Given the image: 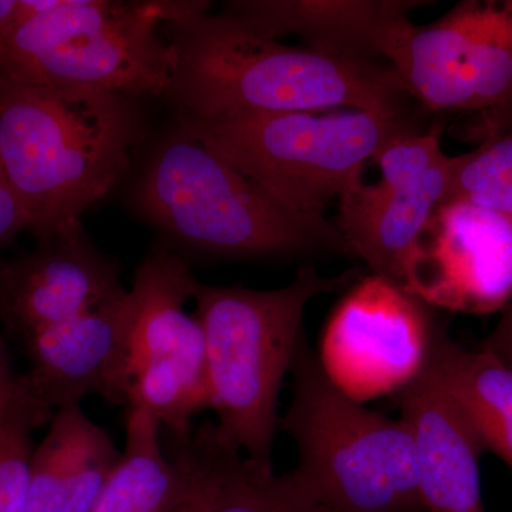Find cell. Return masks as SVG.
I'll use <instances>...</instances> for the list:
<instances>
[{
    "label": "cell",
    "instance_id": "cb8c5ba5",
    "mask_svg": "<svg viewBox=\"0 0 512 512\" xmlns=\"http://www.w3.org/2000/svg\"><path fill=\"white\" fill-rule=\"evenodd\" d=\"M481 348L493 353L497 359L512 369V301L503 309L501 319L484 340Z\"/></svg>",
    "mask_w": 512,
    "mask_h": 512
},
{
    "label": "cell",
    "instance_id": "3957f363",
    "mask_svg": "<svg viewBox=\"0 0 512 512\" xmlns=\"http://www.w3.org/2000/svg\"><path fill=\"white\" fill-rule=\"evenodd\" d=\"M133 204L154 227L207 254H348L335 222L288 210L178 124L147 158Z\"/></svg>",
    "mask_w": 512,
    "mask_h": 512
},
{
    "label": "cell",
    "instance_id": "4316f807",
    "mask_svg": "<svg viewBox=\"0 0 512 512\" xmlns=\"http://www.w3.org/2000/svg\"><path fill=\"white\" fill-rule=\"evenodd\" d=\"M481 116H483V121L478 130L483 134V138L488 134L500 133V131L512 128V104L501 110L481 114Z\"/></svg>",
    "mask_w": 512,
    "mask_h": 512
},
{
    "label": "cell",
    "instance_id": "30bf717a",
    "mask_svg": "<svg viewBox=\"0 0 512 512\" xmlns=\"http://www.w3.org/2000/svg\"><path fill=\"white\" fill-rule=\"evenodd\" d=\"M441 323L412 293L367 276L330 315L316 357L329 382L353 402L396 397L429 363Z\"/></svg>",
    "mask_w": 512,
    "mask_h": 512
},
{
    "label": "cell",
    "instance_id": "83f0119b",
    "mask_svg": "<svg viewBox=\"0 0 512 512\" xmlns=\"http://www.w3.org/2000/svg\"><path fill=\"white\" fill-rule=\"evenodd\" d=\"M174 512H204V510H202L201 504L194 497L188 495V500L184 501Z\"/></svg>",
    "mask_w": 512,
    "mask_h": 512
},
{
    "label": "cell",
    "instance_id": "277c9868",
    "mask_svg": "<svg viewBox=\"0 0 512 512\" xmlns=\"http://www.w3.org/2000/svg\"><path fill=\"white\" fill-rule=\"evenodd\" d=\"M356 272L326 278L303 265L292 284L274 291L198 282L194 301L205 336L208 409L218 439L272 466L278 397L302 339L303 313L316 296L355 282Z\"/></svg>",
    "mask_w": 512,
    "mask_h": 512
},
{
    "label": "cell",
    "instance_id": "ba28073f",
    "mask_svg": "<svg viewBox=\"0 0 512 512\" xmlns=\"http://www.w3.org/2000/svg\"><path fill=\"white\" fill-rule=\"evenodd\" d=\"M198 282L180 255L154 248L124 302L127 409L144 410L175 440L190 436L192 419L208 409L204 330L185 309Z\"/></svg>",
    "mask_w": 512,
    "mask_h": 512
},
{
    "label": "cell",
    "instance_id": "8992f818",
    "mask_svg": "<svg viewBox=\"0 0 512 512\" xmlns=\"http://www.w3.org/2000/svg\"><path fill=\"white\" fill-rule=\"evenodd\" d=\"M178 126L293 212L323 214L363 180L394 138L421 130L416 117L386 119L359 110L247 113L190 119Z\"/></svg>",
    "mask_w": 512,
    "mask_h": 512
},
{
    "label": "cell",
    "instance_id": "5bb4252c",
    "mask_svg": "<svg viewBox=\"0 0 512 512\" xmlns=\"http://www.w3.org/2000/svg\"><path fill=\"white\" fill-rule=\"evenodd\" d=\"M413 437L426 512H487L481 490L484 447L448 392L433 357L396 397Z\"/></svg>",
    "mask_w": 512,
    "mask_h": 512
},
{
    "label": "cell",
    "instance_id": "7c38bea8",
    "mask_svg": "<svg viewBox=\"0 0 512 512\" xmlns=\"http://www.w3.org/2000/svg\"><path fill=\"white\" fill-rule=\"evenodd\" d=\"M116 259L101 254L77 225L0 261V320L20 342L127 293Z\"/></svg>",
    "mask_w": 512,
    "mask_h": 512
},
{
    "label": "cell",
    "instance_id": "44dd1931",
    "mask_svg": "<svg viewBox=\"0 0 512 512\" xmlns=\"http://www.w3.org/2000/svg\"><path fill=\"white\" fill-rule=\"evenodd\" d=\"M464 200L512 217V128L454 157L447 200Z\"/></svg>",
    "mask_w": 512,
    "mask_h": 512
},
{
    "label": "cell",
    "instance_id": "6da1fadb",
    "mask_svg": "<svg viewBox=\"0 0 512 512\" xmlns=\"http://www.w3.org/2000/svg\"><path fill=\"white\" fill-rule=\"evenodd\" d=\"M174 50L164 97L178 117L359 110L386 119L414 116L412 97L390 64L329 55L266 39L200 2L163 25Z\"/></svg>",
    "mask_w": 512,
    "mask_h": 512
},
{
    "label": "cell",
    "instance_id": "8fae6325",
    "mask_svg": "<svg viewBox=\"0 0 512 512\" xmlns=\"http://www.w3.org/2000/svg\"><path fill=\"white\" fill-rule=\"evenodd\" d=\"M402 289L451 312H503L512 301V217L444 201L414 245Z\"/></svg>",
    "mask_w": 512,
    "mask_h": 512
},
{
    "label": "cell",
    "instance_id": "5b68a950",
    "mask_svg": "<svg viewBox=\"0 0 512 512\" xmlns=\"http://www.w3.org/2000/svg\"><path fill=\"white\" fill-rule=\"evenodd\" d=\"M292 402L279 427L298 451L286 474L326 512H426L413 437L394 420L340 393L303 338L292 366Z\"/></svg>",
    "mask_w": 512,
    "mask_h": 512
},
{
    "label": "cell",
    "instance_id": "d4e9b609",
    "mask_svg": "<svg viewBox=\"0 0 512 512\" xmlns=\"http://www.w3.org/2000/svg\"><path fill=\"white\" fill-rule=\"evenodd\" d=\"M16 379H18V376L13 373L5 342L0 338V421L5 416L10 399H12L13 392H15Z\"/></svg>",
    "mask_w": 512,
    "mask_h": 512
},
{
    "label": "cell",
    "instance_id": "603a6c76",
    "mask_svg": "<svg viewBox=\"0 0 512 512\" xmlns=\"http://www.w3.org/2000/svg\"><path fill=\"white\" fill-rule=\"evenodd\" d=\"M28 227V217L22 202L0 164V251L12 244L20 232Z\"/></svg>",
    "mask_w": 512,
    "mask_h": 512
},
{
    "label": "cell",
    "instance_id": "9a60e30c",
    "mask_svg": "<svg viewBox=\"0 0 512 512\" xmlns=\"http://www.w3.org/2000/svg\"><path fill=\"white\" fill-rule=\"evenodd\" d=\"M409 0H244L229 2L225 13L259 36L279 40L296 35L308 47L355 59H389L412 28Z\"/></svg>",
    "mask_w": 512,
    "mask_h": 512
},
{
    "label": "cell",
    "instance_id": "9c48e42d",
    "mask_svg": "<svg viewBox=\"0 0 512 512\" xmlns=\"http://www.w3.org/2000/svg\"><path fill=\"white\" fill-rule=\"evenodd\" d=\"M387 64L431 113H491L512 104V0H464L412 25Z\"/></svg>",
    "mask_w": 512,
    "mask_h": 512
},
{
    "label": "cell",
    "instance_id": "4fadbf2b",
    "mask_svg": "<svg viewBox=\"0 0 512 512\" xmlns=\"http://www.w3.org/2000/svg\"><path fill=\"white\" fill-rule=\"evenodd\" d=\"M126 295L22 342L29 370L18 376V382L50 419L60 409L80 404L89 394L126 406Z\"/></svg>",
    "mask_w": 512,
    "mask_h": 512
},
{
    "label": "cell",
    "instance_id": "e0dca14e",
    "mask_svg": "<svg viewBox=\"0 0 512 512\" xmlns=\"http://www.w3.org/2000/svg\"><path fill=\"white\" fill-rule=\"evenodd\" d=\"M121 456L80 404L60 409L33 450L25 512L92 511Z\"/></svg>",
    "mask_w": 512,
    "mask_h": 512
},
{
    "label": "cell",
    "instance_id": "ac0fdd59",
    "mask_svg": "<svg viewBox=\"0 0 512 512\" xmlns=\"http://www.w3.org/2000/svg\"><path fill=\"white\" fill-rule=\"evenodd\" d=\"M188 481V495L204 512H325L312 504L288 476L251 460L218 439L214 424H201L183 440L173 439L171 456Z\"/></svg>",
    "mask_w": 512,
    "mask_h": 512
},
{
    "label": "cell",
    "instance_id": "2e32d148",
    "mask_svg": "<svg viewBox=\"0 0 512 512\" xmlns=\"http://www.w3.org/2000/svg\"><path fill=\"white\" fill-rule=\"evenodd\" d=\"M454 157H444L423 177L380 191L360 181L339 198L336 227L348 254L359 256L373 275L402 288L404 269L421 232L447 200Z\"/></svg>",
    "mask_w": 512,
    "mask_h": 512
},
{
    "label": "cell",
    "instance_id": "ffe728a7",
    "mask_svg": "<svg viewBox=\"0 0 512 512\" xmlns=\"http://www.w3.org/2000/svg\"><path fill=\"white\" fill-rule=\"evenodd\" d=\"M126 448L90 512H174L188 500L184 471L164 453L160 423L127 409Z\"/></svg>",
    "mask_w": 512,
    "mask_h": 512
},
{
    "label": "cell",
    "instance_id": "d6986e66",
    "mask_svg": "<svg viewBox=\"0 0 512 512\" xmlns=\"http://www.w3.org/2000/svg\"><path fill=\"white\" fill-rule=\"evenodd\" d=\"M441 379L485 451L512 470V369L483 348L471 350L441 323L433 345Z\"/></svg>",
    "mask_w": 512,
    "mask_h": 512
},
{
    "label": "cell",
    "instance_id": "7a4b0ae2",
    "mask_svg": "<svg viewBox=\"0 0 512 512\" xmlns=\"http://www.w3.org/2000/svg\"><path fill=\"white\" fill-rule=\"evenodd\" d=\"M137 100L0 80V164L37 244L82 224L126 177L144 137Z\"/></svg>",
    "mask_w": 512,
    "mask_h": 512
},
{
    "label": "cell",
    "instance_id": "484cf974",
    "mask_svg": "<svg viewBox=\"0 0 512 512\" xmlns=\"http://www.w3.org/2000/svg\"><path fill=\"white\" fill-rule=\"evenodd\" d=\"M22 22V0H0V40Z\"/></svg>",
    "mask_w": 512,
    "mask_h": 512
},
{
    "label": "cell",
    "instance_id": "7402d4cb",
    "mask_svg": "<svg viewBox=\"0 0 512 512\" xmlns=\"http://www.w3.org/2000/svg\"><path fill=\"white\" fill-rule=\"evenodd\" d=\"M50 420L20 389L0 421V512H25L33 448L30 433Z\"/></svg>",
    "mask_w": 512,
    "mask_h": 512
},
{
    "label": "cell",
    "instance_id": "52a82bcc",
    "mask_svg": "<svg viewBox=\"0 0 512 512\" xmlns=\"http://www.w3.org/2000/svg\"><path fill=\"white\" fill-rule=\"evenodd\" d=\"M164 22L165 0H52L0 40V80L164 97L174 67Z\"/></svg>",
    "mask_w": 512,
    "mask_h": 512
}]
</instances>
